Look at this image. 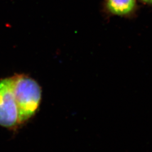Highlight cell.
<instances>
[{
  "label": "cell",
  "mask_w": 152,
  "mask_h": 152,
  "mask_svg": "<svg viewBox=\"0 0 152 152\" xmlns=\"http://www.w3.org/2000/svg\"><path fill=\"white\" fill-rule=\"evenodd\" d=\"M103 10L108 16L132 18L136 15L137 0H104Z\"/></svg>",
  "instance_id": "cell-3"
},
{
  "label": "cell",
  "mask_w": 152,
  "mask_h": 152,
  "mask_svg": "<svg viewBox=\"0 0 152 152\" xmlns=\"http://www.w3.org/2000/svg\"><path fill=\"white\" fill-rule=\"evenodd\" d=\"M13 77L19 124H22L36 114L41 103L42 90L37 82L28 75L21 74Z\"/></svg>",
  "instance_id": "cell-1"
},
{
  "label": "cell",
  "mask_w": 152,
  "mask_h": 152,
  "mask_svg": "<svg viewBox=\"0 0 152 152\" xmlns=\"http://www.w3.org/2000/svg\"><path fill=\"white\" fill-rule=\"evenodd\" d=\"M18 125L12 76L0 80V126L11 129Z\"/></svg>",
  "instance_id": "cell-2"
},
{
  "label": "cell",
  "mask_w": 152,
  "mask_h": 152,
  "mask_svg": "<svg viewBox=\"0 0 152 152\" xmlns=\"http://www.w3.org/2000/svg\"><path fill=\"white\" fill-rule=\"evenodd\" d=\"M140 1L146 5L152 6V0H140Z\"/></svg>",
  "instance_id": "cell-4"
}]
</instances>
